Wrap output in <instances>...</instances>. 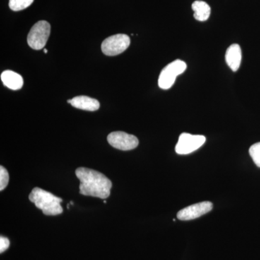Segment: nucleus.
I'll use <instances>...</instances> for the list:
<instances>
[{
  "label": "nucleus",
  "mask_w": 260,
  "mask_h": 260,
  "mask_svg": "<svg viewBox=\"0 0 260 260\" xmlns=\"http://www.w3.org/2000/svg\"><path fill=\"white\" fill-rule=\"evenodd\" d=\"M107 140L113 148L125 151L136 148L139 144L137 137L124 132H113L108 135Z\"/></svg>",
  "instance_id": "0eeeda50"
},
{
  "label": "nucleus",
  "mask_w": 260,
  "mask_h": 260,
  "mask_svg": "<svg viewBox=\"0 0 260 260\" xmlns=\"http://www.w3.org/2000/svg\"><path fill=\"white\" fill-rule=\"evenodd\" d=\"M130 39L126 34H116L103 42L102 50L105 55L116 56L124 52L129 47Z\"/></svg>",
  "instance_id": "39448f33"
},
{
  "label": "nucleus",
  "mask_w": 260,
  "mask_h": 260,
  "mask_svg": "<svg viewBox=\"0 0 260 260\" xmlns=\"http://www.w3.org/2000/svg\"><path fill=\"white\" fill-rule=\"evenodd\" d=\"M193 11L194 12V18L198 21H206L209 18L211 9L208 3L204 1H195L191 5Z\"/></svg>",
  "instance_id": "f8f14e48"
},
{
  "label": "nucleus",
  "mask_w": 260,
  "mask_h": 260,
  "mask_svg": "<svg viewBox=\"0 0 260 260\" xmlns=\"http://www.w3.org/2000/svg\"><path fill=\"white\" fill-rule=\"evenodd\" d=\"M28 198L37 208L42 210L44 215H57L62 213V207L61 206L62 199L49 191L36 187L32 189Z\"/></svg>",
  "instance_id": "f03ea898"
},
{
  "label": "nucleus",
  "mask_w": 260,
  "mask_h": 260,
  "mask_svg": "<svg viewBox=\"0 0 260 260\" xmlns=\"http://www.w3.org/2000/svg\"><path fill=\"white\" fill-rule=\"evenodd\" d=\"M75 174L80 180V194L103 200L109 198L112 182L102 173L80 167L75 171Z\"/></svg>",
  "instance_id": "f257e3e1"
},
{
  "label": "nucleus",
  "mask_w": 260,
  "mask_h": 260,
  "mask_svg": "<svg viewBox=\"0 0 260 260\" xmlns=\"http://www.w3.org/2000/svg\"><path fill=\"white\" fill-rule=\"evenodd\" d=\"M70 104L77 109L89 112H95L100 107V103L99 101L85 95L73 98L71 99Z\"/></svg>",
  "instance_id": "9d476101"
},
{
  "label": "nucleus",
  "mask_w": 260,
  "mask_h": 260,
  "mask_svg": "<svg viewBox=\"0 0 260 260\" xmlns=\"http://www.w3.org/2000/svg\"><path fill=\"white\" fill-rule=\"evenodd\" d=\"M44 53H45V54H47V49H44Z\"/></svg>",
  "instance_id": "f3484780"
},
{
  "label": "nucleus",
  "mask_w": 260,
  "mask_h": 260,
  "mask_svg": "<svg viewBox=\"0 0 260 260\" xmlns=\"http://www.w3.org/2000/svg\"><path fill=\"white\" fill-rule=\"evenodd\" d=\"M206 141V138L203 135H194L189 133H182L179 136L176 145V153L179 155H186L193 153L195 150L203 146Z\"/></svg>",
  "instance_id": "423d86ee"
},
{
  "label": "nucleus",
  "mask_w": 260,
  "mask_h": 260,
  "mask_svg": "<svg viewBox=\"0 0 260 260\" xmlns=\"http://www.w3.org/2000/svg\"><path fill=\"white\" fill-rule=\"evenodd\" d=\"M34 0H10L9 7L13 11H20L28 8Z\"/></svg>",
  "instance_id": "ddd939ff"
},
{
  "label": "nucleus",
  "mask_w": 260,
  "mask_h": 260,
  "mask_svg": "<svg viewBox=\"0 0 260 260\" xmlns=\"http://www.w3.org/2000/svg\"><path fill=\"white\" fill-rule=\"evenodd\" d=\"M249 155L254 164L260 168V143L251 145L249 148Z\"/></svg>",
  "instance_id": "4468645a"
},
{
  "label": "nucleus",
  "mask_w": 260,
  "mask_h": 260,
  "mask_svg": "<svg viewBox=\"0 0 260 260\" xmlns=\"http://www.w3.org/2000/svg\"><path fill=\"white\" fill-rule=\"evenodd\" d=\"M10 240L8 238L3 237H0V253H3L5 251L9 248Z\"/></svg>",
  "instance_id": "dca6fc26"
},
{
  "label": "nucleus",
  "mask_w": 260,
  "mask_h": 260,
  "mask_svg": "<svg viewBox=\"0 0 260 260\" xmlns=\"http://www.w3.org/2000/svg\"><path fill=\"white\" fill-rule=\"evenodd\" d=\"M186 69V64L184 61L177 59L169 63L162 69L159 75L158 85L164 90L172 88L175 83L177 76L182 74Z\"/></svg>",
  "instance_id": "7ed1b4c3"
},
{
  "label": "nucleus",
  "mask_w": 260,
  "mask_h": 260,
  "mask_svg": "<svg viewBox=\"0 0 260 260\" xmlns=\"http://www.w3.org/2000/svg\"><path fill=\"white\" fill-rule=\"evenodd\" d=\"M9 173L3 166L0 167V191H3L9 183Z\"/></svg>",
  "instance_id": "2eb2a0df"
},
{
  "label": "nucleus",
  "mask_w": 260,
  "mask_h": 260,
  "mask_svg": "<svg viewBox=\"0 0 260 260\" xmlns=\"http://www.w3.org/2000/svg\"><path fill=\"white\" fill-rule=\"evenodd\" d=\"M1 79L5 86L11 90H20L23 85V79L21 75L11 70L3 72L1 75Z\"/></svg>",
  "instance_id": "9b49d317"
},
{
  "label": "nucleus",
  "mask_w": 260,
  "mask_h": 260,
  "mask_svg": "<svg viewBox=\"0 0 260 260\" xmlns=\"http://www.w3.org/2000/svg\"><path fill=\"white\" fill-rule=\"evenodd\" d=\"M242 59V49L239 44H232L228 48L225 52V61L232 71L236 72L239 70Z\"/></svg>",
  "instance_id": "1a4fd4ad"
},
{
  "label": "nucleus",
  "mask_w": 260,
  "mask_h": 260,
  "mask_svg": "<svg viewBox=\"0 0 260 260\" xmlns=\"http://www.w3.org/2000/svg\"><path fill=\"white\" fill-rule=\"evenodd\" d=\"M50 24L45 20L37 22L30 29L28 36L29 47L35 50H40L45 47L50 36Z\"/></svg>",
  "instance_id": "20e7f679"
},
{
  "label": "nucleus",
  "mask_w": 260,
  "mask_h": 260,
  "mask_svg": "<svg viewBox=\"0 0 260 260\" xmlns=\"http://www.w3.org/2000/svg\"><path fill=\"white\" fill-rule=\"evenodd\" d=\"M213 203L205 201L183 208L177 213V218L180 220H190L200 218L213 210Z\"/></svg>",
  "instance_id": "6e6552de"
}]
</instances>
